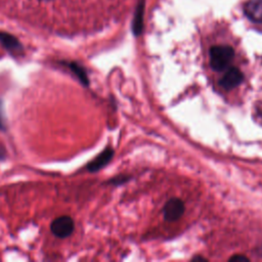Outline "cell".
Masks as SVG:
<instances>
[{
	"instance_id": "obj_1",
	"label": "cell",
	"mask_w": 262,
	"mask_h": 262,
	"mask_svg": "<svg viewBox=\"0 0 262 262\" xmlns=\"http://www.w3.org/2000/svg\"><path fill=\"white\" fill-rule=\"evenodd\" d=\"M234 51L230 46L217 45L210 49V64L215 71H223L233 59Z\"/></svg>"
},
{
	"instance_id": "obj_2",
	"label": "cell",
	"mask_w": 262,
	"mask_h": 262,
	"mask_svg": "<svg viewBox=\"0 0 262 262\" xmlns=\"http://www.w3.org/2000/svg\"><path fill=\"white\" fill-rule=\"evenodd\" d=\"M74 228V220L67 215H62L55 218L50 224V231L54 236L58 238L69 237L73 233Z\"/></svg>"
},
{
	"instance_id": "obj_3",
	"label": "cell",
	"mask_w": 262,
	"mask_h": 262,
	"mask_svg": "<svg viewBox=\"0 0 262 262\" xmlns=\"http://www.w3.org/2000/svg\"><path fill=\"white\" fill-rule=\"evenodd\" d=\"M244 79L243 73L237 68H230L220 79V85L226 89L230 90L238 86Z\"/></svg>"
},
{
	"instance_id": "obj_4",
	"label": "cell",
	"mask_w": 262,
	"mask_h": 262,
	"mask_svg": "<svg viewBox=\"0 0 262 262\" xmlns=\"http://www.w3.org/2000/svg\"><path fill=\"white\" fill-rule=\"evenodd\" d=\"M184 211V205L179 199H171L164 208V216L168 221H175L180 218Z\"/></svg>"
},
{
	"instance_id": "obj_5",
	"label": "cell",
	"mask_w": 262,
	"mask_h": 262,
	"mask_svg": "<svg viewBox=\"0 0 262 262\" xmlns=\"http://www.w3.org/2000/svg\"><path fill=\"white\" fill-rule=\"evenodd\" d=\"M246 16L253 23H262V0H249L244 5Z\"/></svg>"
},
{
	"instance_id": "obj_6",
	"label": "cell",
	"mask_w": 262,
	"mask_h": 262,
	"mask_svg": "<svg viewBox=\"0 0 262 262\" xmlns=\"http://www.w3.org/2000/svg\"><path fill=\"white\" fill-rule=\"evenodd\" d=\"M114 156V150L110 147L105 148L102 152H100L96 158H94L92 161H90L87 166L86 169L89 172H97L98 170H100L101 168H103L113 158Z\"/></svg>"
},
{
	"instance_id": "obj_7",
	"label": "cell",
	"mask_w": 262,
	"mask_h": 262,
	"mask_svg": "<svg viewBox=\"0 0 262 262\" xmlns=\"http://www.w3.org/2000/svg\"><path fill=\"white\" fill-rule=\"evenodd\" d=\"M0 43L7 51L11 53H19L23 51L21 43L16 37L9 33L0 32Z\"/></svg>"
},
{
	"instance_id": "obj_8",
	"label": "cell",
	"mask_w": 262,
	"mask_h": 262,
	"mask_svg": "<svg viewBox=\"0 0 262 262\" xmlns=\"http://www.w3.org/2000/svg\"><path fill=\"white\" fill-rule=\"evenodd\" d=\"M64 64L69 68L70 72L79 80V82L82 85H84L86 87L89 85V78H88L87 72L83 66H81L77 61H69V62H64Z\"/></svg>"
},
{
	"instance_id": "obj_9",
	"label": "cell",
	"mask_w": 262,
	"mask_h": 262,
	"mask_svg": "<svg viewBox=\"0 0 262 262\" xmlns=\"http://www.w3.org/2000/svg\"><path fill=\"white\" fill-rule=\"evenodd\" d=\"M143 12H144V0H140L139 3L136 6L133 24H132V30L134 35L138 36L142 32L143 28Z\"/></svg>"
},
{
	"instance_id": "obj_10",
	"label": "cell",
	"mask_w": 262,
	"mask_h": 262,
	"mask_svg": "<svg viewBox=\"0 0 262 262\" xmlns=\"http://www.w3.org/2000/svg\"><path fill=\"white\" fill-rule=\"evenodd\" d=\"M3 101L0 99V130L5 131L6 130V120H5V113L3 107Z\"/></svg>"
},
{
	"instance_id": "obj_11",
	"label": "cell",
	"mask_w": 262,
	"mask_h": 262,
	"mask_svg": "<svg viewBox=\"0 0 262 262\" xmlns=\"http://www.w3.org/2000/svg\"><path fill=\"white\" fill-rule=\"evenodd\" d=\"M7 157V151H6V148L3 144L0 143V162L1 161H4Z\"/></svg>"
},
{
	"instance_id": "obj_12",
	"label": "cell",
	"mask_w": 262,
	"mask_h": 262,
	"mask_svg": "<svg viewBox=\"0 0 262 262\" xmlns=\"http://www.w3.org/2000/svg\"><path fill=\"white\" fill-rule=\"evenodd\" d=\"M230 261H236V260H246L248 261V258L246 256H242V255H236V256H233L229 259Z\"/></svg>"
}]
</instances>
